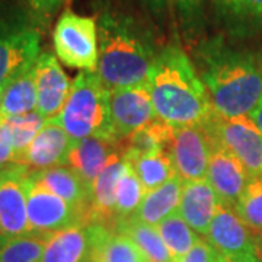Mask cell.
<instances>
[{
    "label": "cell",
    "instance_id": "6",
    "mask_svg": "<svg viewBox=\"0 0 262 262\" xmlns=\"http://www.w3.org/2000/svg\"><path fill=\"white\" fill-rule=\"evenodd\" d=\"M211 143L241 160L251 177L262 175V134L249 117L225 118L211 114L203 122Z\"/></svg>",
    "mask_w": 262,
    "mask_h": 262
},
{
    "label": "cell",
    "instance_id": "23",
    "mask_svg": "<svg viewBox=\"0 0 262 262\" xmlns=\"http://www.w3.org/2000/svg\"><path fill=\"white\" fill-rule=\"evenodd\" d=\"M182 188L184 181L179 177H175L166 184L150 189L146 192L137 211L128 220L140 222L149 226H158L162 220L178 211Z\"/></svg>",
    "mask_w": 262,
    "mask_h": 262
},
{
    "label": "cell",
    "instance_id": "15",
    "mask_svg": "<svg viewBox=\"0 0 262 262\" xmlns=\"http://www.w3.org/2000/svg\"><path fill=\"white\" fill-rule=\"evenodd\" d=\"M207 179L220 201L226 206H236L251 175L230 151L211 143V156L207 169Z\"/></svg>",
    "mask_w": 262,
    "mask_h": 262
},
{
    "label": "cell",
    "instance_id": "13",
    "mask_svg": "<svg viewBox=\"0 0 262 262\" xmlns=\"http://www.w3.org/2000/svg\"><path fill=\"white\" fill-rule=\"evenodd\" d=\"M37 111L46 120L57 118L69 98L72 83L53 53L44 51L34 64Z\"/></svg>",
    "mask_w": 262,
    "mask_h": 262
},
{
    "label": "cell",
    "instance_id": "44",
    "mask_svg": "<svg viewBox=\"0 0 262 262\" xmlns=\"http://www.w3.org/2000/svg\"><path fill=\"white\" fill-rule=\"evenodd\" d=\"M261 63H262V57H261Z\"/></svg>",
    "mask_w": 262,
    "mask_h": 262
},
{
    "label": "cell",
    "instance_id": "27",
    "mask_svg": "<svg viewBox=\"0 0 262 262\" xmlns=\"http://www.w3.org/2000/svg\"><path fill=\"white\" fill-rule=\"evenodd\" d=\"M124 159L130 163L131 169L137 175L146 192L178 177L173 162L168 153H155L147 156H124Z\"/></svg>",
    "mask_w": 262,
    "mask_h": 262
},
{
    "label": "cell",
    "instance_id": "21",
    "mask_svg": "<svg viewBox=\"0 0 262 262\" xmlns=\"http://www.w3.org/2000/svg\"><path fill=\"white\" fill-rule=\"evenodd\" d=\"M34 178L41 182L51 192L63 198L76 210L83 213L89 225V208H91V188L88 187L75 170L69 166L44 169L32 172Z\"/></svg>",
    "mask_w": 262,
    "mask_h": 262
},
{
    "label": "cell",
    "instance_id": "22",
    "mask_svg": "<svg viewBox=\"0 0 262 262\" xmlns=\"http://www.w3.org/2000/svg\"><path fill=\"white\" fill-rule=\"evenodd\" d=\"M89 226L73 225L48 236L42 262H91Z\"/></svg>",
    "mask_w": 262,
    "mask_h": 262
},
{
    "label": "cell",
    "instance_id": "33",
    "mask_svg": "<svg viewBox=\"0 0 262 262\" xmlns=\"http://www.w3.org/2000/svg\"><path fill=\"white\" fill-rule=\"evenodd\" d=\"M5 121L8 124L10 134H12V140H13V146L16 151V163H19L20 156L28 149L31 141L37 137L38 133L42 130L47 120L38 111H32L24 115L5 118Z\"/></svg>",
    "mask_w": 262,
    "mask_h": 262
},
{
    "label": "cell",
    "instance_id": "34",
    "mask_svg": "<svg viewBox=\"0 0 262 262\" xmlns=\"http://www.w3.org/2000/svg\"><path fill=\"white\" fill-rule=\"evenodd\" d=\"M16 163V151L12 140L9 127L0 118V170Z\"/></svg>",
    "mask_w": 262,
    "mask_h": 262
},
{
    "label": "cell",
    "instance_id": "2",
    "mask_svg": "<svg viewBox=\"0 0 262 262\" xmlns=\"http://www.w3.org/2000/svg\"><path fill=\"white\" fill-rule=\"evenodd\" d=\"M99 37L98 75L108 89L147 82L159 54L155 38L137 19L105 9L96 19Z\"/></svg>",
    "mask_w": 262,
    "mask_h": 262
},
{
    "label": "cell",
    "instance_id": "11",
    "mask_svg": "<svg viewBox=\"0 0 262 262\" xmlns=\"http://www.w3.org/2000/svg\"><path fill=\"white\" fill-rule=\"evenodd\" d=\"M110 111L118 140H124L133 131L158 118L147 83L110 89Z\"/></svg>",
    "mask_w": 262,
    "mask_h": 262
},
{
    "label": "cell",
    "instance_id": "37",
    "mask_svg": "<svg viewBox=\"0 0 262 262\" xmlns=\"http://www.w3.org/2000/svg\"><path fill=\"white\" fill-rule=\"evenodd\" d=\"M249 118H251V121L255 124V127L261 131L262 134V98L261 101L258 102V105L252 110V113L249 114Z\"/></svg>",
    "mask_w": 262,
    "mask_h": 262
},
{
    "label": "cell",
    "instance_id": "35",
    "mask_svg": "<svg viewBox=\"0 0 262 262\" xmlns=\"http://www.w3.org/2000/svg\"><path fill=\"white\" fill-rule=\"evenodd\" d=\"M24 2L28 6L29 12L34 15V18L47 24L61 8L64 0H24Z\"/></svg>",
    "mask_w": 262,
    "mask_h": 262
},
{
    "label": "cell",
    "instance_id": "31",
    "mask_svg": "<svg viewBox=\"0 0 262 262\" xmlns=\"http://www.w3.org/2000/svg\"><path fill=\"white\" fill-rule=\"evenodd\" d=\"M144 195H146V189L141 185L134 170L131 169L130 163L127 162V168L122 173L121 179L117 185V192H115V222H114V226L120 222L131 219L137 211V208L140 207Z\"/></svg>",
    "mask_w": 262,
    "mask_h": 262
},
{
    "label": "cell",
    "instance_id": "19",
    "mask_svg": "<svg viewBox=\"0 0 262 262\" xmlns=\"http://www.w3.org/2000/svg\"><path fill=\"white\" fill-rule=\"evenodd\" d=\"M217 20L236 37L262 32V0H210Z\"/></svg>",
    "mask_w": 262,
    "mask_h": 262
},
{
    "label": "cell",
    "instance_id": "39",
    "mask_svg": "<svg viewBox=\"0 0 262 262\" xmlns=\"http://www.w3.org/2000/svg\"><path fill=\"white\" fill-rule=\"evenodd\" d=\"M234 262H262L256 255L255 256H249V258H244V259H239V261H234Z\"/></svg>",
    "mask_w": 262,
    "mask_h": 262
},
{
    "label": "cell",
    "instance_id": "12",
    "mask_svg": "<svg viewBox=\"0 0 262 262\" xmlns=\"http://www.w3.org/2000/svg\"><path fill=\"white\" fill-rule=\"evenodd\" d=\"M206 239L217 253L232 262L256 255L253 233L242 222L233 207L223 203L208 227Z\"/></svg>",
    "mask_w": 262,
    "mask_h": 262
},
{
    "label": "cell",
    "instance_id": "18",
    "mask_svg": "<svg viewBox=\"0 0 262 262\" xmlns=\"http://www.w3.org/2000/svg\"><path fill=\"white\" fill-rule=\"evenodd\" d=\"M118 150H124L122 140H103L98 137L73 140L69 151L67 166L73 169L88 187L92 188L96 177Z\"/></svg>",
    "mask_w": 262,
    "mask_h": 262
},
{
    "label": "cell",
    "instance_id": "40",
    "mask_svg": "<svg viewBox=\"0 0 262 262\" xmlns=\"http://www.w3.org/2000/svg\"><path fill=\"white\" fill-rule=\"evenodd\" d=\"M215 262H232V261H230V259H227V258H225V256H222V255L219 253V256H217Z\"/></svg>",
    "mask_w": 262,
    "mask_h": 262
},
{
    "label": "cell",
    "instance_id": "26",
    "mask_svg": "<svg viewBox=\"0 0 262 262\" xmlns=\"http://www.w3.org/2000/svg\"><path fill=\"white\" fill-rule=\"evenodd\" d=\"M153 12L172 19L187 35H194L204 24V0H143Z\"/></svg>",
    "mask_w": 262,
    "mask_h": 262
},
{
    "label": "cell",
    "instance_id": "42",
    "mask_svg": "<svg viewBox=\"0 0 262 262\" xmlns=\"http://www.w3.org/2000/svg\"><path fill=\"white\" fill-rule=\"evenodd\" d=\"M2 170H3V169H2ZM2 170H0V177H2Z\"/></svg>",
    "mask_w": 262,
    "mask_h": 262
},
{
    "label": "cell",
    "instance_id": "4",
    "mask_svg": "<svg viewBox=\"0 0 262 262\" xmlns=\"http://www.w3.org/2000/svg\"><path fill=\"white\" fill-rule=\"evenodd\" d=\"M57 120L72 140L98 137L120 141L114 133L111 120L110 89L98 73L80 72L76 76Z\"/></svg>",
    "mask_w": 262,
    "mask_h": 262
},
{
    "label": "cell",
    "instance_id": "20",
    "mask_svg": "<svg viewBox=\"0 0 262 262\" xmlns=\"http://www.w3.org/2000/svg\"><path fill=\"white\" fill-rule=\"evenodd\" d=\"M92 239L91 262H150L128 236L105 225H88Z\"/></svg>",
    "mask_w": 262,
    "mask_h": 262
},
{
    "label": "cell",
    "instance_id": "38",
    "mask_svg": "<svg viewBox=\"0 0 262 262\" xmlns=\"http://www.w3.org/2000/svg\"><path fill=\"white\" fill-rule=\"evenodd\" d=\"M255 248H256V255L258 258L262 259V239L261 237H255Z\"/></svg>",
    "mask_w": 262,
    "mask_h": 262
},
{
    "label": "cell",
    "instance_id": "25",
    "mask_svg": "<svg viewBox=\"0 0 262 262\" xmlns=\"http://www.w3.org/2000/svg\"><path fill=\"white\" fill-rule=\"evenodd\" d=\"M32 111H37V84L34 66L15 77L3 89L0 98V118L5 120Z\"/></svg>",
    "mask_w": 262,
    "mask_h": 262
},
{
    "label": "cell",
    "instance_id": "28",
    "mask_svg": "<svg viewBox=\"0 0 262 262\" xmlns=\"http://www.w3.org/2000/svg\"><path fill=\"white\" fill-rule=\"evenodd\" d=\"M114 230L128 236L149 258L150 262H175L155 226L134 220H124L114 226Z\"/></svg>",
    "mask_w": 262,
    "mask_h": 262
},
{
    "label": "cell",
    "instance_id": "29",
    "mask_svg": "<svg viewBox=\"0 0 262 262\" xmlns=\"http://www.w3.org/2000/svg\"><path fill=\"white\" fill-rule=\"evenodd\" d=\"M51 233H25L0 236L2 262H42V255Z\"/></svg>",
    "mask_w": 262,
    "mask_h": 262
},
{
    "label": "cell",
    "instance_id": "5",
    "mask_svg": "<svg viewBox=\"0 0 262 262\" xmlns=\"http://www.w3.org/2000/svg\"><path fill=\"white\" fill-rule=\"evenodd\" d=\"M53 44L57 58L66 66L82 72H98L99 37L96 19L64 10L57 20Z\"/></svg>",
    "mask_w": 262,
    "mask_h": 262
},
{
    "label": "cell",
    "instance_id": "8",
    "mask_svg": "<svg viewBox=\"0 0 262 262\" xmlns=\"http://www.w3.org/2000/svg\"><path fill=\"white\" fill-rule=\"evenodd\" d=\"M27 210L29 233H54L69 226H88L83 213L38 182L32 172L28 178Z\"/></svg>",
    "mask_w": 262,
    "mask_h": 262
},
{
    "label": "cell",
    "instance_id": "43",
    "mask_svg": "<svg viewBox=\"0 0 262 262\" xmlns=\"http://www.w3.org/2000/svg\"><path fill=\"white\" fill-rule=\"evenodd\" d=\"M0 98H2V91H0Z\"/></svg>",
    "mask_w": 262,
    "mask_h": 262
},
{
    "label": "cell",
    "instance_id": "32",
    "mask_svg": "<svg viewBox=\"0 0 262 262\" xmlns=\"http://www.w3.org/2000/svg\"><path fill=\"white\" fill-rule=\"evenodd\" d=\"M234 210L253 236H262V175L251 177Z\"/></svg>",
    "mask_w": 262,
    "mask_h": 262
},
{
    "label": "cell",
    "instance_id": "45",
    "mask_svg": "<svg viewBox=\"0 0 262 262\" xmlns=\"http://www.w3.org/2000/svg\"><path fill=\"white\" fill-rule=\"evenodd\" d=\"M0 262H2V261H0Z\"/></svg>",
    "mask_w": 262,
    "mask_h": 262
},
{
    "label": "cell",
    "instance_id": "17",
    "mask_svg": "<svg viewBox=\"0 0 262 262\" xmlns=\"http://www.w3.org/2000/svg\"><path fill=\"white\" fill-rule=\"evenodd\" d=\"M220 204L208 179L188 181L184 182L178 213L196 233L206 236Z\"/></svg>",
    "mask_w": 262,
    "mask_h": 262
},
{
    "label": "cell",
    "instance_id": "30",
    "mask_svg": "<svg viewBox=\"0 0 262 262\" xmlns=\"http://www.w3.org/2000/svg\"><path fill=\"white\" fill-rule=\"evenodd\" d=\"M155 227L158 229L173 261H178L184 255H187L200 241V236L195 230L179 215L178 211L162 220Z\"/></svg>",
    "mask_w": 262,
    "mask_h": 262
},
{
    "label": "cell",
    "instance_id": "9",
    "mask_svg": "<svg viewBox=\"0 0 262 262\" xmlns=\"http://www.w3.org/2000/svg\"><path fill=\"white\" fill-rule=\"evenodd\" d=\"M168 155L173 162L178 177L184 182L207 178L211 140L203 122L173 127Z\"/></svg>",
    "mask_w": 262,
    "mask_h": 262
},
{
    "label": "cell",
    "instance_id": "3",
    "mask_svg": "<svg viewBox=\"0 0 262 262\" xmlns=\"http://www.w3.org/2000/svg\"><path fill=\"white\" fill-rule=\"evenodd\" d=\"M146 83L156 117L172 127L201 124L214 113L195 66L179 46L160 50Z\"/></svg>",
    "mask_w": 262,
    "mask_h": 262
},
{
    "label": "cell",
    "instance_id": "10",
    "mask_svg": "<svg viewBox=\"0 0 262 262\" xmlns=\"http://www.w3.org/2000/svg\"><path fill=\"white\" fill-rule=\"evenodd\" d=\"M29 170L13 163L2 170L0 177V236L29 233L27 195Z\"/></svg>",
    "mask_w": 262,
    "mask_h": 262
},
{
    "label": "cell",
    "instance_id": "36",
    "mask_svg": "<svg viewBox=\"0 0 262 262\" xmlns=\"http://www.w3.org/2000/svg\"><path fill=\"white\" fill-rule=\"evenodd\" d=\"M219 253L207 239H200L195 246L175 262H215Z\"/></svg>",
    "mask_w": 262,
    "mask_h": 262
},
{
    "label": "cell",
    "instance_id": "16",
    "mask_svg": "<svg viewBox=\"0 0 262 262\" xmlns=\"http://www.w3.org/2000/svg\"><path fill=\"white\" fill-rule=\"evenodd\" d=\"M127 168L124 150L115 151L91 188L89 225H105L113 229L115 222V192L117 185Z\"/></svg>",
    "mask_w": 262,
    "mask_h": 262
},
{
    "label": "cell",
    "instance_id": "41",
    "mask_svg": "<svg viewBox=\"0 0 262 262\" xmlns=\"http://www.w3.org/2000/svg\"><path fill=\"white\" fill-rule=\"evenodd\" d=\"M255 237H261V239H262V236H255Z\"/></svg>",
    "mask_w": 262,
    "mask_h": 262
},
{
    "label": "cell",
    "instance_id": "1",
    "mask_svg": "<svg viewBox=\"0 0 262 262\" xmlns=\"http://www.w3.org/2000/svg\"><path fill=\"white\" fill-rule=\"evenodd\" d=\"M201 80L213 111L225 118L249 117L262 98L261 58L236 51L222 38L200 46Z\"/></svg>",
    "mask_w": 262,
    "mask_h": 262
},
{
    "label": "cell",
    "instance_id": "14",
    "mask_svg": "<svg viewBox=\"0 0 262 262\" xmlns=\"http://www.w3.org/2000/svg\"><path fill=\"white\" fill-rule=\"evenodd\" d=\"M73 140L69 137L57 118L47 120L42 130L31 141L28 149L19 159V165H24L31 172L44 169L67 166L69 151Z\"/></svg>",
    "mask_w": 262,
    "mask_h": 262
},
{
    "label": "cell",
    "instance_id": "24",
    "mask_svg": "<svg viewBox=\"0 0 262 262\" xmlns=\"http://www.w3.org/2000/svg\"><path fill=\"white\" fill-rule=\"evenodd\" d=\"M173 137V127L160 118H155L122 140L124 156H147L168 153Z\"/></svg>",
    "mask_w": 262,
    "mask_h": 262
},
{
    "label": "cell",
    "instance_id": "7",
    "mask_svg": "<svg viewBox=\"0 0 262 262\" xmlns=\"http://www.w3.org/2000/svg\"><path fill=\"white\" fill-rule=\"evenodd\" d=\"M37 29L22 22L0 24V91L35 64L41 54Z\"/></svg>",
    "mask_w": 262,
    "mask_h": 262
}]
</instances>
